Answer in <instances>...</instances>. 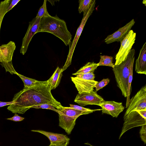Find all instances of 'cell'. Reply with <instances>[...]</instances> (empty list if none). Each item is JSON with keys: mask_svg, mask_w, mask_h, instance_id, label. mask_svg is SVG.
Wrapping results in <instances>:
<instances>
[{"mask_svg": "<svg viewBox=\"0 0 146 146\" xmlns=\"http://www.w3.org/2000/svg\"><path fill=\"white\" fill-rule=\"evenodd\" d=\"M47 81L29 88H24L15 94L13 99L14 103L7 109L13 113L23 114L34 106L48 104L58 110L62 106L52 96Z\"/></svg>", "mask_w": 146, "mask_h": 146, "instance_id": "1", "label": "cell"}, {"mask_svg": "<svg viewBox=\"0 0 146 146\" xmlns=\"http://www.w3.org/2000/svg\"><path fill=\"white\" fill-rule=\"evenodd\" d=\"M39 32L49 33L54 35L66 46L71 42L72 35L68 30L65 22L56 16L42 18L36 33Z\"/></svg>", "mask_w": 146, "mask_h": 146, "instance_id": "2", "label": "cell"}, {"mask_svg": "<svg viewBox=\"0 0 146 146\" xmlns=\"http://www.w3.org/2000/svg\"><path fill=\"white\" fill-rule=\"evenodd\" d=\"M135 50L131 49L126 60L120 64L115 65L113 70L117 86L120 89L123 96L127 97L128 80L130 68L135 60Z\"/></svg>", "mask_w": 146, "mask_h": 146, "instance_id": "3", "label": "cell"}, {"mask_svg": "<svg viewBox=\"0 0 146 146\" xmlns=\"http://www.w3.org/2000/svg\"><path fill=\"white\" fill-rule=\"evenodd\" d=\"M58 110L62 113L61 115L58 114L59 125L64 129L68 135L71 134L75 125L76 120L79 116L92 113L63 106Z\"/></svg>", "mask_w": 146, "mask_h": 146, "instance_id": "4", "label": "cell"}, {"mask_svg": "<svg viewBox=\"0 0 146 146\" xmlns=\"http://www.w3.org/2000/svg\"><path fill=\"white\" fill-rule=\"evenodd\" d=\"M124 122L119 139L123 134L133 128L146 125V110H134L123 117Z\"/></svg>", "mask_w": 146, "mask_h": 146, "instance_id": "5", "label": "cell"}, {"mask_svg": "<svg viewBox=\"0 0 146 146\" xmlns=\"http://www.w3.org/2000/svg\"><path fill=\"white\" fill-rule=\"evenodd\" d=\"M95 4L96 1L94 0L89 9L83 13V17L77 30L75 37L72 42L69 45V52L66 62L62 68V72L65 70L71 64L72 58L75 47L88 19L94 10Z\"/></svg>", "mask_w": 146, "mask_h": 146, "instance_id": "6", "label": "cell"}, {"mask_svg": "<svg viewBox=\"0 0 146 146\" xmlns=\"http://www.w3.org/2000/svg\"><path fill=\"white\" fill-rule=\"evenodd\" d=\"M136 33L131 30L120 42V48L115 57V65L119 64L126 60L135 43Z\"/></svg>", "mask_w": 146, "mask_h": 146, "instance_id": "7", "label": "cell"}, {"mask_svg": "<svg viewBox=\"0 0 146 146\" xmlns=\"http://www.w3.org/2000/svg\"><path fill=\"white\" fill-rule=\"evenodd\" d=\"M146 110V85L143 86L135 95L130 99L124 116L134 110Z\"/></svg>", "mask_w": 146, "mask_h": 146, "instance_id": "8", "label": "cell"}, {"mask_svg": "<svg viewBox=\"0 0 146 146\" xmlns=\"http://www.w3.org/2000/svg\"><path fill=\"white\" fill-rule=\"evenodd\" d=\"M72 81L78 91V94L89 93L94 90L98 82L90 78L71 77Z\"/></svg>", "mask_w": 146, "mask_h": 146, "instance_id": "9", "label": "cell"}, {"mask_svg": "<svg viewBox=\"0 0 146 146\" xmlns=\"http://www.w3.org/2000/svg\"><path fill=\"white\" fill-rule=\"evenodd\" d=\"M41 19L35 17L29 23L27 31L23 39L20 52L24 55L27 51L29 44L38 29Z\"/></svg>", "mask_w": 146, "mask_h": 146, "instance_id": "10", "label": "cell"}, {"mask_svg": "<svg viewBox=\"0 0 146 146\" xmlns=\"http://www.w3.org/2000/svg\"><path fill=\"white\" fill-rule=\"evenodd\" d=\"M104 100L103 98L94 91L89 93L78 94L74 100V102L81 106L88 105L99 106L100 102Z\"/></svg>", "mask_w": 146, "mask_h": 146, "instance_id": "11", "label": "cell"}, {"mask_svg": "<svg viewBox=\"0 0 146 146\" xmlns=\"http://www.w3.org/2000/svg\"><path fill=\"white\" fill-rule=\"evenodd\" d=\"M99 106L102 108V114H109L115 117H117L125 108L121 102L106 101L104 100L100 102Z\"/></svg>", "mask_w": 146, "mask_h": 146, "instance_id": "12", "label": "cell"}, {"mask_svg": "<svg viewBox=\"0 0 146 146\" xmlns=\"http://www.w3.org/2000/svg\"><path fill=\"white\" fill-rule=\"evenodd\" d=\"M135 23L134 19H133L113 34L108 35L104 40L105 42L109 44L115 42H121L131 30Z\"/></svg>", "mask_w": 146, "mask_h": 146, "instance_id": "13", "label": "cell"}, {"mask_svg": "<svg viewBox=\"0 0 146 146\" xmlns=\"http://www.w3.org/2000/svg\"><path fill=\"white\" fill-rule=\"evenodd\" d=\"M16 47L15 43L12 41L0 46V63L12 62L13 54Z\"/></svg>", "mask_w": 146, "mask_h": 146, "instance_id": "14", "label": "cell"}, {"mask_svg": "<svg viewBox=\"0 0 146 146\" xmlns=\"http://www.w3.org/2000/svg\"><path fill=\"white\" fill-rule=\"evenodd\" d=\"M31 131L41 133L47 137L50 140L51 144L57 145L69 143L70 139L66 135L54 133L41 130H32Z\"/></svg>", "mask_w": 146, "mask_h": 146, "instance_id": "15", "label": "cell"}, {"mask_svg": "<svg viewBox=\"0 0 146 146\" xmlns=\"http://www.w3.org/2000/svg\"><path fill=\"white\" fill-rule=\"evenodd\" d=\"M135 70L139 74L146 75V42L140 49L137 58L136 60Z\"/></svg>", "mask_w": 146, "mask_h": 146, "instance_id": "16", "label": "cell"}, {"mask_svg": "<svg viewBox=\"0 0 146 146\" xmlns=\"http://www.w3.org/2000/svg\"><path fill=\"white\" fill-rule=\"evenodd\" d=\"M62 68L57 66L52 75L47 80L51 90L55 89L59 85L62 76Z\"/></svg>", "mask_w": 146, "mask_h": 146, "instance_id": "17", "label": "cell"}, {"mask_svg": "<svg viewBox=\"0 0 146 146\" xmlns=\"http://www.w3.org/2000/svg\"><path fill=\"white\" fill-rule=\"evenodd\" d=\"M98 66H99L98 63H96L94 62H88L77 72L72 74L76 76L78 74L94 72Z\"/></svg>", "mask_w": 146, "mask_h": 146, "instance_id": "18", "label": "cell"}, {"mask_svg": "<svg viewBox=\"0 0 146 146\" xmlns=\"http://www.w3.org/2000/svg\"><path fill=\"white\" fill-rule=\"evenodd\" d=\"M16 74L22 80L24 84V88H29L41 83L43 81H39L35 79L30 78L22 75L17 72Z\"/></svg>", "mask_w": 146, "mask_h": 146, "instance_id": "19", "label": "cell"}, {"mask_svg": "<svg viewBox=\"0 0 146 146\" xmlns=\"http://www.w3.org/2000/svg\"><path fill=\"white\" fill-rule=\"evenodd\" d=\"M134 61H133L131 64L130 74L129 76L127 92V100L126 104V108H127L129 105L130 102V97L131 94V83L133 78V68Z\"/></svg>", "mask_w": 146, "mask_h": 146, "instance_id": "20", "label": "cell"}, {"mask_svg": "<svg viewBox=\"0 0 146 146\" xmlns=\"http://www.w3.org/2000/svg\"><path fill=\"white\" fill-rule=\"evenodd\" d=\"M100 58L98 63V66H104L111 67L113 68L115 66L113 63V57L111 56L100 55Z\"/></svg>", "mask_w": 146, "mask_h": 146, "instance_id": "21", "label": "cell"}, {"mask_svg": "<svg viewBox=\"0 0 146 146\" xmlns=\"http://www.w3.org/2000/svg\"><path fill=\"white\" fill-rule=\"evenodd\" d=\"M94 0H79L78 11L79 13L84 12L90 8Z\"/></svg>", "mask_w": 146, "mask_h": 146, "instance_id": "22", "label": "cell"}, {"mask_svg": "<svg viewBox=\"0 0 146 146\" xmlns=\"http://www.w3.org/2000/svg\"><path fill=\"white\" fill-rule=\"evenodd\" d=\"M11 0H5L0 2V30L3 18L7 12V10Z\"/></svg>", "mask_w": 146, "mask_h": 146, "instance_id": "23", "label": "cell"}, {"mask_svg": "<svg viewBox=\"0 0 146 146\" xmlns=\"http://www.w3.org/2000/svg\"><path fill=\"white\" fill-rule=\"evenodd\" d=\"M47 0H44L42 5L40 8L36 17L41 19L42 18L50 16L46 8Z\"/></svg>", "mask_w": 146, "mask_h": 146, "instance_id": "24", "label": "cell"}, {"mask_svg": "<svg viewBox=\"0 0 146 146\" xmlns=\"http://www.w3.org/2000/svg\"><path fill=\"white\" fill-rule=\"evenodd\" d=\"M32 108H34L36 109H44L50 110L54 111L57 113L59 115H61L62 114V113L60 111L56 109L55 107L53 105L48 104H44L40 105L35 106L32 107Z\"/></svg>", "mask_w": 146, "mask_h": 146, "instance_id": "25", "label": "cell"}, {"mask_svg": "<svg viewBox=\"0 0 146 146\" xmlns=\"http://www.w3.org/2000/svg\"><path fill=\"white\" fill-rule=\"evenodd\" d=\"M109 78L104 79L100 82H98L95 85L96 92L107 85L110 82Z\"/></svg>", "mask_w": 146, "mask_h": 146, "instance_id": "26", "label": "cell"}, {"mask_svg": "<svg viewBox=\"0 0 146 146\" xmlns=\"http://www.w3.org/2000/svg\"><path fill=\"white\" fill-rule=\"evenodd\" d=\"M70 108L74 109L84 111L90 112H91L92 113L96 111L101 110V109L91 110L89 108H84L81 106H78L75 105L70 104Z\"/></svg>", "mask_w": 146, "mask_h": 146, "instance_id": "27", "label": "cell"}, {"mask_svg": "<svg viewBox=\"0 0 146 146\" xmlns=\"http://www.w3.org/2000/svg\"><path fill=\"white\" fill-rule=\"evenodd\" d=\"M140 137L141 140L144 142L145 144L146 143V125H145L141 126L139 131Z\"/></svg>", "mask_w": 146, "mask_h": 146, "instance_id": "28", "label": "cell"}, {"mask_svg": "<svg viewBox=\"0 0 146 146\" xmlns=\"http://www.w3.org/2000/svg\"><path fill=\"white\" fill-rule=\"evenodd\" d=\"M25 118L19 116L17 113H15L13 117L7 119L14 121H23Z\"/></svg>", "mask_w": 146, "mask_h": 146, "instance_id": "29", "label": "cell"}, {"mask_svg": "<svg viewBox=\"0 0 146 146\" xmlns=\"http://www.w3.org/2000/svg\"><path fill=\"white\" fill-rule=\"evenodd\" d=\"M20 1V0H13L11 1L7 10V12L9 11Z\"/></svg>", "mask_w": 146, "mask_h": 146, "instance_id": "30", "label": "cell"}, {"mask_svg": "<svg viewBox=\"0 0 146 146\" xmlns=\"http://www.w3.org/2000/svg\"><path fill=\"white\" fill-rule=\"evenodd\" d=\"M14 103L13 101L9 102H3L0 101V107H3L6 106L10 105Z\"/></svg>", "mask_w": 146, "mask_h": 146, "instance_id": "31", "label": "cell"}, {"mask_svg": "<svg viewBox=\"0 0 146 146\" xmlns=\"http://www.w3.org/2000/svg\"><path fill=\"white\" fill-rule=\"evenodd\" d=\"M68 145V144L66 143L57 145H54L50 144L48 146H67Z\"/></svg>", "mask_w": 146, "mask_h": 146, "instance_id": "32", "label": "cell"}, {"mask_svg": "<svg viewBox=\"0 0 146 146\" xmlns=\"http://www.w3.org/2000/svg\"><path fill=\"white\" fill-rule=\"evenodd\" d=\"M146 0H143V3L145 4V6H146Z\"/></svg>", "mask_w": 146, "mask_h": 146, "instance_id": "33", "label": "cell"}, {"mask_svg": "<svg viewBox=\"0 0 146 146\" xmlns=\"http://www.w3.org/2000/svg\"><path fill=\"white\" fill-rule=\"evenodd\" d=\"M85 144L89 145L90 146H94L91 145L90 144V143H85Z\"/></svg>", "mask_w": 146, "mask_h": 146, "instance_id": "34", "label": "cell"}]
</instances>
